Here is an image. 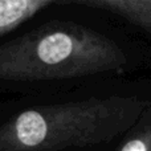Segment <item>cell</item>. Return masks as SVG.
<instances>
[{
    "label": "cell",
    "mask_w": 151,
    "mask_h": 151,
    "mask_svg": "<svg viewBox=\"0 0 151 151\" xmlns=\"http://www.w3.org/2000/svg\"><path fill=\"white\" fill-rule=\"evenodd\" d=\"M151 105V80L101 78L0 99V151H113Z\"/></svg>",
    "instance_id": "1"
},
{
    "label": "cell",
    "mask_w": 151,
    "mask_h": 151,
    "mask_svg": "<svg viewBox=\"0 0 151 151\" xmlns=\"http://www.w3.org/2000/svg\"><path fill=\"white\" fill-rule=\"evenodd\" d=\"M83 9L97 11L121 19L142 31L151 41V0H68Z\"/></svg>",
    "instance_id": "3"
},
{
    "label": "cell",
    "mask_w": 151,
    "mask_h": 151,
    "mask_svg": "<svg viewBox=\"0 0 151 151\" xmlns=\"http://www.w3.org/2000/svg\"><path fill=\"white\" fill-rule=\"evenodd\" d=\"M55 4L56 0H0V40Z\"/></svg>",
    "instance_id": "4"
},
{
    "label": "cell",
    "mask_w": 151,
    "mask_h": 151,
    "mask_svg": "<svg viewBox=\"0 0 151 151\" xmlns=\"http://www.w3.org/2000/svg\"><path fill=\"white\" fill-rule=\"evenodd\" d=\"M113 151H151V105Z\"/></svg>",
    "instance_id": "5"
},
{
    "label": "cell",
    "mask_w": 151,
    "mask_h": 151,
    "mask_svg": "<svg viewBox=\"0 0 151 151\" xmlns=\"http://www.w3.org/2000/svg\"><path fill=\"white\" fill-rule=\"evenodd\" d=\"M142 55L121 36L69 17L58 0L0 40V94L45 93L101 78H122Z\"/></svg>",
    "instance_id": "2"
}]
</instances>
